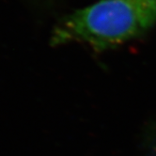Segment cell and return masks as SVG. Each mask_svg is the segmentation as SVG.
<instances>
[{"instance_id":"1","label":"cell","mask_w":156,"mask_h":156,"mask_svg":"<svg viewBox=\"0 0 156 156\" xmlns=\"http://www.w3.org/2000/svg\"><path fill=\"white\" fill-rule=\"evenodd\" d=\"M156 22V0H99L67 16L53 43L81 41L105 50L140 36Z\"/></svg>"}]
</instances>
